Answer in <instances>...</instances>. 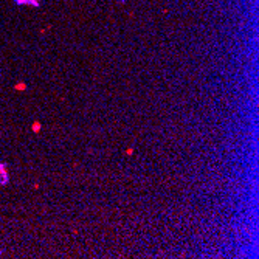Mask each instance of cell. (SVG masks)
<instances>
[{
	"mask_svg": "<svg viewBox=\"0 0 259 259\" xmlns=\"http://www.w3.org/2000/svg\"><path fill=\"white\" fill-rule=\"evenodd\" d=\"M10 182V174H8V169H6V165H0V183L2 185H6Z\"/></svg>",
	"mask_w": 259,
	"mask_h": 259,
	"instance_id": "cell-1",
	"label": "cell"
},
{
	"mask_svg": "<svg viewBox=\"0 0 259 259\" xmlns=\"http://www.w3.org/2000/svg\"><path fill=\"white\" fill-rule=\"evenodd\" d=\"M14 2H16V5H31V6H39L41 5V0H14Z\"/></svg>",
	"mask_w": 259,
	"mask_h": 259,
	"instance_id": "cell-2",
	"label": "cell"
},
{
	"mask_svg": "<svg viewBox=\"0 0 259 259\" xmlns=\"http://www.w3.org/2000/svg\"><path fill=\"white\" fill-rule=\"evenodd\" d=\"M31 129H33V132H39L41 129H42V124H41L39 121H34L33 126H31Z\"/></svg>",
	"mask_w": 259,
	"mask_h": 259,
	"instance_id": "cell-3",
	"label": "cell"
},
{
	"mask_svg": "<svg viewBox=\"0 0 259 259\" xmlns=\"http://www.w3.org/2000/svg\"><path fill=\"white\" fill-rule=\"evenodd\" d=\"M14 88H16V90H27V84H25V82H19V84L14 85Z\"/></svg>",
	"mask_w": 259,
	"mask_h": 259,
	"instance_id": "cell-4",
	"label": "cell"
},
{
	"mask_svg": "<svg viewBox=\"0 0 259 259\" xmlns=\"http://www.w3.org/2000/svg\"><path fill=\"white\" fill-rule=\"evenodd\" d=\"M132 154H134V149H132V148H129V149L126 151V155H132Z\"/></svg>",
	"mask_w": 259,
	"mask_h": 259,
	"instance_id": "cell-5",
	"label": "cell"
}]
</instances>
